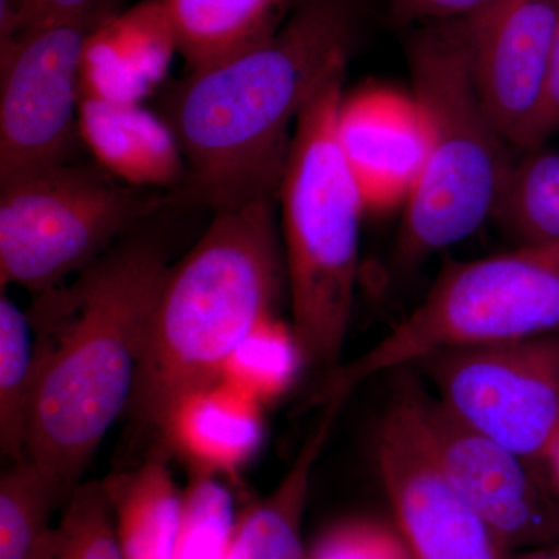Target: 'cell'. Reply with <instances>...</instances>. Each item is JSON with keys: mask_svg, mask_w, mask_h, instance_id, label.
I'll list each match as a JSON object with an SVG mask.
<instances>
[{"mask_svg": "<svg viewBox=\"0 0 559 559\" xmlns=\"http://www.w3.org/2000/svg\"><path fill=\"white\" fill-rule=\"evenodd\" d=\"M356 38L353 0H300L270 38L173 83L160 116L186 162L182 197L213 213L277 200L301 110L345 75Z\"/></svg>", "mask_w": 559, "mask_h": 559, "instance_id": "obj_1", "label": "cell"}, {"mask_svg": "<svg viewBox=\"0 0 559 559\" xmlns=\"http://www.w3.org/2000/svg\"><path fill=\"white\" fill-rule=\"evenodd\" d=\"M170 266L156 242L138 238L114 246L69 285L35 294L27 457L66 503L127 414Z\"/></svg>", "mask_w": 559, "mask_h": 559, "instance_id": "obj_2", "label": "cell"}, {"mask_svg": "<svg viewBox=\"0 0 559 559\" xmlns=\"http://www.w3.org/2000/svg\"><path fill=\"white\" fill-rule=\"evenodd\" d=\"M275 198L213 213L171 264L151 314L128 417L159 432L178 401L221 380L241 341L288 288Z\"/></svg>", "mask_w": 559, "mask_h": 559, "instance_id": "obj_3", "label": "cell"}, {"mask_svg": "<svg viewBox=\"0 0 559 559\" xmlns=\"http://www.w3.org/2000/svg\"><path fill=\"white\" fill-rule=\"evenodd\" d=\"M473 16L407 39L414 97L429 121L428 165L404 204L396 261L415 266L491 219L518 150L481 100L471 68Z\"/></svg>", "mask_w": 559, "mask_h": 559, "instance_id": "obj_4", "label": "cell"}, {"mask_svg": "<svg viewBox=\"0 0 559 559\" xmlns=\"http://www.w3.org/2000/svg\"><path fill=\"white\" fill-rule=\"evenodd\" d=\"M342 83L330 81L301 110L277 193L290 329L305 366L330 373L342 366L366 210L336 140Z\"/></svg>", "mask_w": 559, "mask_h": 559, "instance_id": "obj_5", "label": "cell"}, {"mask_svg": "<svg viewBox=\"0 0 559 559\" xmlns=\"http://www.w3.org/2000/svg\"><path fill=\"white\" fill-rule=\"evenodd\" d=\"M559 334V240L450 263L384 340L323 382V404L441 349Z\"/></svg>", "mask_w": 559, "mask_h": 559, "instance_id": "obj_6", "label": "cell"}, {"mask_svg": "<svg viewBox=\"0 0 559 559\" xmlns=\"http://www.w3.org/2000/svg\"><path fill=\"white\" fill-rule=\"evenodd\" d=\"M154 189L130 186L80 159L0 186V290L33 294L62 285L114 248L159 205Z\"/></svg>", "mask_w": 559, "mask_h": 559, "instance_id": "obj_7", "label": "cell"}, {"mask_svg": "<svg viewBox=\"0 0 559 559\" xmlns=\"http://www.w3.org/2000/svg\"><path fill=\"white\" fill-rule=\"evenodd\" d=\"M108 17L100 3L2 44L0 186L79 159L81 60Z\"/></svg>", "mask_w": 559, "mask_h": 559, "instance_id": "obj_8", "label": "cell"}, {"mask_svg": "<svg viewBox=\"0 0 559 559\" xmlns=\"http://www.w3.org/2000/svg\"><path fill=\"white\" fill-rule=\"evenodd\" d=\"M417 364L460 421L540 463L559 428V334L441 349Z\"/></svg>", "mask_w": 559, "mask_h": 559, "instance_id": "obj_9", "label": "cell"}, {"mask_svg": "<svg viewBox=\"0 0 559 559\" xmlns=\"http://www.w3.org/2000/svg\"><path fill=\"white\" fill-rule=\"evenodd\" d=\"M382 487L414 559H510L513 550L444 476L426 433L418 390H404L374 439Z\"/></svg>", "mask_w": 559, "mask_h": 559, "instance_id": "obj_10", "label": "cell"}, {"mask_svg": "<svg viewBox=\"0 0 559 559\" xmlns=\"http://www.w3.org/2000/svg\"><path fill=\"white\" fill-rule=\"evenodd\" d=\"M423 423L444 476L511 550L559 540V499L546 477L419 393Z\"/></svg>", "mask_w": 559, "mask_h": 559, "instance_id": "obj_11", "label": "cell"}, {"mask_svg": "<svg viewBox=\"0 0 559 559\" xmlns=\"http://www.w3.org/2000/svg\"><path fill=\"white\" fill-rule=\"evenodd\" d=\"M558 20L559 0H498L473 16L474 81L518 151L543 100Z\"/></svg>", "mask_w": 559, "mask_h": 559, "instance_id": "obj_12", "label": "cell"}, {"mask_svg": "<svg viewBox=\"0 0 559 559\" xmlns=\"http://www.w3.org/2000/svg\"><path fill=\"white\" fill-rule=\"evenodd\" d=\"M336 140L366 210L406 204L428 165L429 121L414 94L367 87L342 95Z\"/></svg>", "mask_w": 559, "mask_h": 559, "instance_id": "obj_13", "label": "cell"}, {"mask_svg": "<svg viewBox=\"0 0 559 559\" xmlns=\"http://www.w3.org/2000/svg\"><path fill=\"white\" fill-rule=\"evenodd\" d=\"M261 407L248 393L218 380L178 401L160 436L194 474L234 477L263 440Z\"/></svg>", "mask_w": 559, "mask_h": 559, "instance_id": "obj_14", "label": "cell"}, {"mask_svg": "<svg viewBox=\"0 0 559 559\" xmlns=\"http://www.w3.org/2000/svg\"><path fill=\"white\" fill-rule=\"evenodd\" d=\"M80 135L92 159L123 182L143 189H180L186 162L164 117L143 105L80 98Z\"/></svg>", "mask_w": 559, "mask_h": 559, "instance_id": "obj_15", "label": "cell"}, {"mask_svg": "<svg viewBox=\"0 0 559 559\" xmlns=\"http://www.w3.org/2000/svg\"><path fill=\"white\" fill-rule=\"evenodd\" d=\"M342 404V400L325 404L318 425L301 444L299 454L274 491L241 511L224 559L307 557L308 549L301 538V524L312 471L318 465Z\"/></svg>", "mask_w": 559, "mask_h": 559, "instance_id": "obj_16", "label": "cell"}, {"mask_svg": "<svg viewBox=\"0 0 559 559\" xmlns=\"http://www.w3.org/2000/svg\"><path fill=\"white\" fill-rule=\"evenodd\" d=\"M187 72L270 38L300 0H157Z\"/></svg>", "mask_w": 559, "mask_h": 559, "instance_id": "obj_17", "label": "cell"}, {"mask_svg": "<svg viewBox=\"0 0 559 559\" xmlns=\"http://www.w3.org/2000/svg\"><path fill=\"white\" fill-rule=\"evenodd\" d=\"M105 484L121 559H175L182 522L180 491L167 455L157 452Z\"/></svg>", "mask_w": 559, "mask_h": 559, "instance_id": "obj_18", "label": "cell"}, {"mask_svg": "<svg viewBox=\"0 0 559 559\" xmlns=\"http://www.w3.org/2000/svg\"><path fill=\"white\" fill-rule=\"evenodd\" d=\"M491 221L516 246L559 240V151H518Z\"/></svg>", "mask_w": 559, "mask_h": 559, "instance_id": "obj_19", "label": "cell"}, {"mask_svg": "<svg viewBox=\"0 0 559 559\" xmlns=\"http://www.w3.org/2000/svg\"><path fill=\"white\" fill-rule=\"evenodd\" d=\"M64 499L28 457L0 477V559H53Z\"/></svg>", "mask_w": 559, "mask_h": 559, "instance_id": "obj_20", "label": "cell"}, {"mask_svg": "<svg viewBox=\"0 0 559 559\" xmlns=\"http://www.w3.org/2000/svg\"><path fill=\"white\" fill-rule=\"evenodd\" d=\"M35 333L27 311L0 294V451L10 463L27 457Z\"/></svg>", "mask_w": 559, "mask_h": 559, "instance_id": "obj_21", "label": "cell"}, {"mask_svg": "<svg viewBox=\"0 0 559 559\" xmlns=\"http://www.w3.org/2000/svg\"><path fill=\"white\" fill-rule=\"evenodd\" d=\"M304 358L290 325L277 316L261 320L231 353L221 380L267 404L293 385Z\"/></svg>", "mask_w": 559, "mask_h": 559, "instance_id": "obj_22", "label": "cell"}, {"mask_svg": "<svg viewBox=\"0 0 559 559\" xmlns=\"http://www.w3.org/2000/svg\"><path fill=\"white\" fill-rule=\"evenodd\" d=\"M240 513L230 488L210 474H193L183 489L175 559H224Z\"/></svg>", "mask_w": 559, "mask_h": 559, "instance_id": "obj_23", "label": "cell"}, {"mask_svg": "<svg viewBox=\"0 0 559 559\" xmlns=\"http://www.w3.org/2000/svg\"><path fill=\"white\" fill-rule=\"evenodd\" d=\"M53 559H121L103 481L81 484L70 496L58 521Z\"/></svg>", "mask_w": 559, "mask_h": 559, "instance_id": "obj_24", "label": "cell"}, {"mask_svg": "<svg viewBox=\"0 0 559 559\" xmlns=\"http://www.w3.org/2000/svg\"><path fill=\"white\" fill-rule=\"evenodd\" d=\"M108 20L91 36L81 60V97L142 105L154 91L148 80L124 57L108 31Z\"/></svg>", "mask_w": 559, "mask_h": 559, "instance_id": "obj_25", "label": "cell"}, {"mask_svg": "<svg viewBox=\"0 0 559 559\" xmlns=\"http://www.w3.org/2000/svg\"><path fill=\"white\" fill-rule=\"evenodd\" d=\"M305 559H414L395 524L353 518L326 528Z\"/></svg>", "mask_w": 559, "mask_h": 559, "instance_id": "obj_26", "label": "cell"}, {"mask_svg": "<svg viewBox=\"0 0 559 559\" xmlns=\"http://www.w3.org/2000/svg\"><path fill=\"white\" fill-rule=\"evenodd\" d=\"M390 11L404 24H436L476 16L498 0H389Z\"/></svg>", "mask_w": 559, "mask_h": 559, "instance_id": "obj_27", "label": "cell"}, {"mask_svg": "<svg viewBox=\"0 0 559 559\" xmlns=\"http://www.w3.org/2000/svg\"><path fill=\"white\" fill-rule=\"evenodd\" d=\"M559 130V20L551 46L549 69H547L546 86L538 112L525 135L522 150L546 145L547 140Z\"/></svg>", "mask_w": 559, "mask_h": 559, "instance_id": "obj_28", "label": "cell"}, {"mask_svg": "<svg viewBox=\"0 0 559 559\" xmlns=\"http://www.w3.org/2000/svg\"><path fill=\"white\" fill-rule=\"evenodd\" d=\"M100 3V0H28L27 5L17 17L13 38L22 33L81 16Z\"/></svg>", "mask_w": 559, "mask_h": 559, "instance_id": "obj_29", "label": "cell"}, {"mask_svg": "<svg viewBox=\"0 0 559 559\" xmlns=\"http://www.w3.org/2000/svg\"><path fill=\"white\" fill-rule=\"evenodd\" d=\"M540 463H543L544 471H546L547 484L550 485L551 491L559 499V428Z\"/></svg>", "mask_w": 559, "mask_h": 559, "instance_id": "obj_30", "label": "cell"}, {"mask_svg": "<svg viewBox=\"0 0 559 559\" xmlns=\"http://www.w3.org/2000/svg\"><path fill=\"white\" fill-rule=\"evenodd\" d=\"M0 2H2V22H0L2 24L0 25L2 40H10L13 38L17 17L27 5L28 0H0Z\"/></svg>", "mask_w": 559, "mask_h": 559, "instance_id": "obj_31", "label": "cell"}, {"mask_svg": "<svg viewBox=\"0 0 559 559\" xmlns=\"http://www.w3.org/2000/svg\"><path fill=\"white\" fill-rule=\"evenodd\" d=\"M510 559H559V540L547 546L513 551Z\"/></svg>", "mask_w": 559, "mask_h": 559, "instance_id": "obj_32", "label": "cell"}]
</instances>
